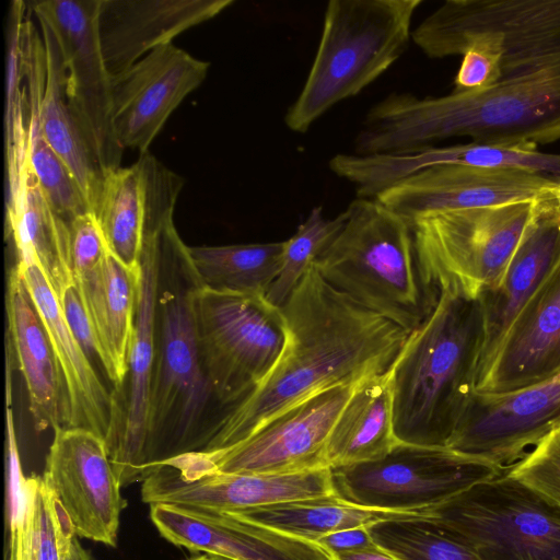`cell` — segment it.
I'll return each mask as SVG.
<instances>
[{
	"label": "cell",
	"mask_w": 560,
	"mask_h": 560,
	"mask_svg": "<svg viewBox=\"0 0 560 560\" xmlns=\"http://www.w3.org/2000/svg\"><path fill=\"white\" fill-rule=\"evenodd\" d=\"M315 544L329 557L361 551L376 546L368 526L335 532L318 538Z\"/></svg>",
	"instance_id": "cell-40"
},
{
	"label": "cell",
	"mask_w": 560,
	"mask_h": 560,
	"mask_svg": "<svg viewBox=\"0 0 560 560\" xmlns=\"http://www.w3.org/2000/svg\"><path fill=\"white\" fill-rule=\"evenodd\" d=\"M233 0H101L97 35L110 77L186 30L230 7Z\"/></svg>",
	"instance_id": "cell-23"
},
{
	"label": "cell",
	"mask_w": 560,
	"mask_h": 560,
	"mask_svg": "<svg viewBox=\"0 0 560 560\" xmlns=\"http://www.w3.org/2000/svg\"><path fill=\"white\" fill-rule=\"evenodd\" d=\"M560 374V260L521 312L477 393H506Z\"/></svg>",
	"instance_id": "cell-24"
},
{
	"label": "cell",
	"mask_w": 560,
	"mask_h": 560,
	"mask_svg": "<svg viewBox=\"0 0 560 560\" xmlns=\"http://www.w3.org/2000/svg\"><path fill=\"white\" fill-rule=\"evenodd\" d=\"M330 560H397L389 553H387L385 550H383L377 545L373 548L355 551V552H349V553H341L337 556L330 557Z\"/></svg>",
	"instance_id": "cell-41"
},
{
	"label": "cell",
	"mask_w": 560,
	"mask_h": 560,
	"mask_svg": "<svg viewBox=\"0 0 560 560\" xmlns=\"http://www.w3.org/2000/svg\"><path fill=\"white\" fill-rule=\"evenodd\" d=\"M346 212L314 266L335 290L410 334L440 296L420 267L410 224L375 198H355Z\"/></svg>",
	"instance_id": "cell-4"
},
{
	"label": "cell",
	"mask_w": 560,
	"mask_h": 560,
	"mask_svg": "<svg viewBox=\"0 0 560 560\" xmlns=\"http://www.w3.org/2000/svg\"><path fill=\"white\" fill-rule=\"evenodd\" d=\"M63 316L74 337L88 355L98 360V343L75 285L70 287L59 300Z\"/></svg>",
	"instance_id": "cell-39"
},
{
	"label": "cell",
	"mask_w": 560,
	"mask_h": 560,
	"mask_svg": "<svg viewBox=\"0 0 560 560\" xmlns=\"http://www.w3.org/2000/svg\"><path fill=\"white\" fill-rule=\"evenodd\" d=\"M537 200V199H536ZM535 200L435 212L411 221L428 282L478 300L501 280L528 224Z\"/></svg>",
	"instance_id": "cell-7"
},
{
	"label": "cell",
	"mask_w": 560,
	"mask_h": 560,
	"mask_svg": "<svg viewBox=\"0 0 560 560\" xmlns=\"http://www.w3.org/2000/svg\"><path fill=\"white\" fill-rule=\"evenodd\" d=\"M283 534L315 542L335 532L380 522L422 518L419 511L400 512L365 508L336 494L280 502L231 512Z\"/></svg>",
	"instance_id": "cell-31"
},
{
	"label": "cell",
	"mask_w": 560,
	"mask_h": 560,
	"mask_svg": "<svg viewBox=\"0 0 560 560\" xmlns=\"http://www.w3.org/2000/svg\"><path fill=\"white\" fill-rule=\"evenodd\" d=\"M101 0L31 1L28 9L50 27L58 44L71 110L104 173L120 166L124 149L110 119L112 77L100 47Z\"/></svg>",
	"instance_id": "cell-13"
},
{
	"label": "cell",
	"mask_w": 560,
	"mask_h": 560,
	"mask_svg": "<svg viewBox=\"0 0 560 560\" xmlns=\"http://www.w3.org/2000/svg\"><path fill=\"white\" fill-rule=\"evenodd\" d=\"M283 246L284 241L187 246V252L201 285L219 292L266 295L280 271Z\"/></svg>",
	"instance_id": "cell-32"
},
{
	"label": "cell",
	"mask_w": 560,
	"mask_h": 560,
	"mask_svg": "<svg viewBox=\"0 0 560 560\" xmlns=\"http://www.w3.org/2000/svg\"><path fill=\"white\" fill-rule=\"evenodd\" d=\"M280 310L287 335L279 359L198 452L230 447L316 394L386 373L409 336L335 290L314 264Z\"/></svg>",
	"instance_id": "cell-1"
},
{
	"label": "cell",
	"mask_w": 560,
	"mask_h": 560,
	"mask_svg": "<svg viewBox=\"0 0 560 560\" xmlns=\"http://www.w3.org/2000/svg\"><path fill=\"white\" fill-rule=\"evenodd\" d=\"M560 189V178L467 165H441L419 172L375 199L408 223L435 212L533 201Z\"/></svg>",
	"instance_id": "cell-18"
},
{
	"label": "cell",
	"mask_w": 560,
	"mask_h": 560,
	"mask_svg": "<svg viewBox=\"0 0 560 560\" xmlns=\"http://www.w3.org/2000/svg\"><path fill=\"white\" fill-rule=\"evenodd\" d=\"M141 280L128 354V389L118 402V420L106 442L121 487L145 478L151 386L156 358L161 252L156 215L143 206ZM126 383V382H125ZM120 395V396H121Z\"/></svg>",
	"instance_id": "cell-14"
},
{
	"label": "cell",
	"mask_w": 560,
	"mask_h": 560,
	"mask_svg": "<svg viewBox=\"0 0 560 560\" xmlns=\"http://www.w3.org/2000/svg\"><path fill=\"white\" fill-rule=\"evenodd\" d=\"M109 253L129 268H140L143 241V188L138 163L105 173L96 212Z\"/></svg>",
	"instance_id": "cell-34"
},
{
	"label": "cell",
	"mask_w": 560,
	"mask_h": 560,
	"mask_svg": "<svg viewBox=\"0 0 560 560\" xmlns=\"http://www.w3.org/2000/svg\"><path fill=\"white\" fill-rule=\"evenodd\" d=\"M45 48V80L38 98L42 133L75 179L90 212L96 214L105 173L71 110L63 60L49 25L36 18Z\"/></svg>",
	"instance_id": "cell-29"
},
{
	"label": "cell",
	"mask_w": 560,
	"mask_h": 560,
	"mask_svg": "<svg viewBox=\"0 0 560 560\" xmlns=\"http://www.w3.org/2000/svg\"><path fill=\"white\" fill-rule=\"evenodd\" d=\"M346 219V210L332 219L325 218L322 207L310 211L295 233L284 241L280 271L265 295L271 304L281 307L285 303L306 270L338 235Z\"/></svg>",
	"instance_id": "cell-36"
},
{
	"label": "cell",
	"mask_w": 560,
	"mask_h": 560,
	"mask_svg": "<svg viewBox=\"0 0 560 560\" xmlns=\"http://www.w3.org/2000/svg\"><path fill=\"white\" fill-rule=\"evenodd\" d=\"M559 427L560 374L512 392H475L447 447L508 470Z\"/></svg>",
	"instance_id": "cell-15"
},
{
	"label": "cell",
	"mask_w": 560,
	"mask_h": 560,
	"mask_svg": "<svg viewBox=\"0 0 560 560\" xmlns=\"http://www.w3.org/2000/svg\"><path fill=\"white\" fill-rule=\"evenodd\" d=\"M9 503V560H65L75 529L42 476L24 477L12 407L5 408Z\"/></svg>",
	"instance_id": "cell-26"
},
{
	"label": "cell",
	"mask_w": 560,
	"mask_h": 560,
	"mask_svg": "<svg viewBox=\"0 0 560 560\" xmlns=\"http://www.w3.org/2000/svg\"><path fill=\"white\" fill-rule=\"evenodd\" d=\"M502 37L499 82L560 70V0H447L412 31L429 58L466 34Z\"/></svg>",
	"instance_id": "cell-11"
},
{
	"label": "cell",
	"mask_w": 560,
	"mask_h": 560,
	"mask_svg": "<svg viewBox=\"0 0 560 560\" xmlns=\"http://www.w3.org/2000/svg\"><path fill=\"white\" fill-rule=\"evenodd\" d=\"M140 280L141 265L129 268L110 253L98 270L75 280L98 343V362L116 388L115 396L128 374Z\"/></svg>",
	"instance_id": "cell-28"
},
{
	"label": "cell",
	"mask_w": 560,
	"mask_h": 560,
	"mask_svg": "<svg viewBox=\"0 0 560 560\" xmlns=\"http://www.w3.org/2000/svg\"><path fill=\"white\" fill-rule=\"evenodd\" d=\"M559 260L560 189L535 200L533 215L501 280L478 299L482 341L476 386L493 362L510 328Z\"/></svg>",
	"instance_id": "cell-19"
},
{
	"label": "cell",
	"mask_w": 560,
	"mask_h": 560,
	"mask_svg": "<svg viewBox=\"0 0 560 560\" xmlns=\"http://www.w3.org/2000/svg\"><path fill=\"white\" fill-rule=\"evenodd\" d=\"M202 363L221 406L232 410L264 381L285 342L280 307L261 294L194 290Z\"/></svg>",
	"instance_id": "cell-9"
},
{
	"label": "cell",
	"mask_w": 560,
	"mask_h": 560,
	"mask_svg": "<svg viewBox=\"0 0 560 560\" xmlns=\"http://www.w3.org/2000/svg\"><path fill=\"white\" fill-rule=\"evenodd\" d=\"M65 560H92L77 538L73 539Z\"/></svg>",
	"instance_id": "cell-42"
},
{
	"label": "cell",
	"mask_w": 560,
	"mask_h": 560,
	"mask_svg": "<svg viewBox=\"0 0 560 560\" xmlns=\"http://www.w3.org/2000/svg\"><path fill=\"white\" fill-rule=\"evenodd\" d=\"M209 66L171 43L112 77L110 119L118 144L147 153L170 115L203 82Z\"/></svg>",
	"instance_id": "cell-17"
},
{
	"label": "cell",
	"mask_w": 560,
	"mask_h": 560,
	"mask_svg": "<svg viewBox=\"0 0 560 560\" xmlns=\"http://www.w3.org/2000/svg\"><path fill=\"white\" fill-rule=\"evenodd\" d=\"M454 137L535 147L560 140V70L436 97L392 93L366 113L354 153L405 152Z\"/></svg>",
	"instance_id": "cell-2"
},
{
	"label": "cell",
	"mask_w": 560,
	"mask_h": 560,
	"mask_svg": "<svg viewBox=\"0 0 560 560\" xmlns=\"http://www.w3.org/2000/svg\"><path fill=\"white\" fill-rule=\"evenodd\" d=\"M508 474L560 505V427L509 468Z\"/></svg>",
	"instance_id": "cell-37"
},
{
	"label": "cell",
	"mask_w": 560,
	"mask_h": 560,
	"mask_svg": "<svg viewBox=\"0 0 560 560\" xmlns=\"http://www.w3.org/2000/svg\"><path fill=\"white\" fill-rule=\"evenodd\" d=\"M9 348L23 376L38 431L63 427L62 384L57 361L33 301L14 267L5 294Z\"/></svg>",
	"instance_id": "cell-27"
},
{
	"label": "cell",
	"mask_w": 560,
	"mask_h": 560,
	"mask_svg": "<svg viewBox=\"0 0 560 560\" xmlns=\"http://www.w3.org/2000/svg\"><path fill=\"white\" fill-rule=\"evenodd\" d=\"M70 254L74 282L105 262L109 250L103 237L96 215L83 213L69 223Z\"/></svg>",
	"instance_id": "cell-38"
},
{
	"label": "cell",
	"mask_w": 560,
	"mask_h": 560,
	"mask_svg": "<svg viewBox=\"0 0 560 560\" xmlns=\"http://www.w3.org/2000/svg\"><path fill=\"white\" fill-rule=\"evenodd\" d=\"M335 494L329 467L298 474H183L162 466L142 481L150 505L175 504L233 512L280 502Z\"/></svg>",
	"instance_id": "cell-20"
},
{
	"label": "cell",
	"mask_w": 560,
	"mask_h": 560,
	"mask_svg": "<svg viewBox=\"0 0 560 560\" xmlns=\"http://www.w3.org/2000/svg\"><path fill=\"white\" fill-rule=\"evenodd\" d=\"M7 184L5 235L14 246L16 264L36 266L60 300L75 285L69 224L52 210L28 161Z\"/></svg>",
	"instance_id": "cell-25"
},
{
	"label": "cell",
	"mask_w": 560,
	"mask_h": 560,
	"mask_svg": "<svg viewBox=\"0 0 560 560\" xmlns=\"http://www.w3.org/2000/svg\"><path fill=\"white\" fill-rule=\"evenodd\" d=\"M198 283L192 270L186 285L165 289L160 275L145 477L164 460L200 451L205 415L212 402L220 405L206 373L197 339L194 290Z\"/></svg>",
	"instance_id": "cell-6"
},
{
	"label": "cell",
	"mask_w": 560,
	"mask_h": 560,
	"mask_svg": "<svg viewBox=\"0 0 560 560\" xmlns=\"http://www.w3.org/2000/svg\"><path fill=\"white\" fill-rule=\"evenodd\" d=\"M368 530L397 560H481L465 542L424 518L380 522Z\"/></svg>",
	"instance_id": "cell-35"
},
{
	"label": "cell",
	"mask_w": 560,
	"mask_h": 560,
	"mask_svg": "<svg viewBox=\"0 0 560 560\" xmlns=\"http://www.w3.org/2000/svg\"><path fill=\"white\" fill-rule=\"evenodd\" d=\"M207 556L209 557V560H231V559L219 557V556H211V555H207Z\"/></svg>",
	"instance_id": "cell-44"
},
{
	"label": "cell",
	"mask_w": 560,
	"mask_h": 560,
	"mask_svg": "<svg viewBox=\"0 0 560 560\" xmlns=\"http://www.w3.org/2000/svg\"><path fill=\"white\" fill-rule=\"evenodd\" d=\"M28 102V148L31 168L52 210L68 224L90 212L72 174L44 138L38 118V98L45 80V54L31 51L25 59Z\"/></svg>",
	"instance_id": "cell-33"
},
{
	"label": "cell",
	"mask_w": 560,
	"mask_h": 560,
	"mask_svg": "<svg viewBox=\"0 0 560 560\" xmlns=\"http://www.w3.org/2000/svg\"><path fill=\"white\" fill-rule=\"evenodd\" d=\"M393 424L390 370L359 383L329 434L330 468L374 462L397 444Z\"/></svg>",
	"instance_id": "cell-30"
},
{
	"label": "cell",
	"mask_w": 560,
	"mask_h": 560,
	"mask_svg": "<svg viewBox=\"0 0 560 560\" xmlns=\"http://www.w3.org/2000/svg\"><path fill=\"white\" fill-rule=\"evenodd\" d=\"M335 494L365 508L417 512L506 470L447 446L398 443L385 457L330 468Z\"/></svg>",
	"instance_id": "cell-10"
},
{
	"label": "cell",
	"mask_w": 560,
	"mask_h": 560,
	"mask_svg": "<svg viewBox=\"0 0 560 560\" xmlns=\"http://www.w3.org/2000/svg\"><path fill=\"white\" fill-rule=\"evenodd\" d=\"M422 0H330L304 85L284 115L304 133L327 110L358 95L387 71L412 39Z\"/></svg>",
	"instance_id": "cell-5"
},
{
	"label": "cell",
	"mask_w": 560,
	"mask_h": 560,
	"mask_svg": "<svg viewBox=\"0 0 560 560\" xmlns=\"http://www.w3.org/2000/svg\"><path fill=\"white\" fill-rule=\"evenodd\" d=\"M43 479L80 537L116 546L124 500L106 441L82 428L54 430Z\"/></svg>",
	"instance_id": "cell-16"
},
{
	"label": "cell",
	"mask_w": 560,
	"mask_h": 560,
	"mask_svg": "<svg viewBox=\"0 0 560 560\" xmlns=\"http://www.w3.org/2000/svg\"><path fill=\"white\" fill-rule=\"evenodd\" d=\"M150 517L165 539L195 552L231 560H330L315 542L226 511L156 503Z\"/></svg>",
	"instance_id": "cell-21"
},
{
	"label": "cell",
	"mask_w": 560,
	"mask_h": 560,
	"mask_svg": "<svg viewBox=\"0 0 560 560\" xmlns=\"http://www.w3.org/2000/svg\"><path fill=\"white\" fill-rule=\"evenodd\" d=\"M481 341L479 301L442 290L432 313L409 334L390 369L398 442L447 446L476 389Z\"/></svg>",
	"instance_id": "cell-3"
},
{
	"label": "cell",
	"mask_w": 560,
	"mask_h": 560,
	"mask_svg": "<svg viewBox=\"0 0 560 560\" xmlns=\"http://www.w3.org/2000/svg\"><path fill=\"white\" fill-rule=\"evenodd\" d=\"M420 514L481 560H560V505L508 470Z\"/></svg>",
	"instance_id": "cell-8"
},
{
	"label": "cell",
	"mask_w": 560,
	"mask_h": 560,
	"mask_svg": "<svg viewBox=\"0 0 560 560\" xmlns=\"http://www.w3.org/2000/svg\"><path fill=\"white\" fill-rule=\"evenodd\" d=\"M14 269L43 322L57 361L62 384L63 427L86 429L107 442L118 420L114 393L100 380L91 358L72 334L43 272L33 265L16 264Z\"/></svg>",
	"instance_id": "cell-22"
},
{
	"label": "cell",
	"mask_w": 560,
	"mask_h": 560,
	"mask_svg": "<svg viewBox=\"0 0 560 560\" xmlns=\"http://www.w3.org/2000/svg\"><path fill=\"white\" fill-rule=\"evenodd\" d=\"M357 385L336 386L316 394L230 447L180 454L156 468L166 466L183 474L285 475L329 467L328 438Z\"/></svg>",
	"instance_id": "cell-12"
},
{
	"label": "cell",
	"mask_w": 560,
	"mask_h": 560,
	"mask_svg": "<svg viewBox=\"0 0 560 560\" xmlns=\"http://www.w3.org/2000/svg\"><path fill=\"white\" fill-rule=\"evenodd\" d=\"M188 560H209V557L207 555H201V556L190 558Z\"/></svg>",
	"instance_id": "cell-43"
}]
</instances>
